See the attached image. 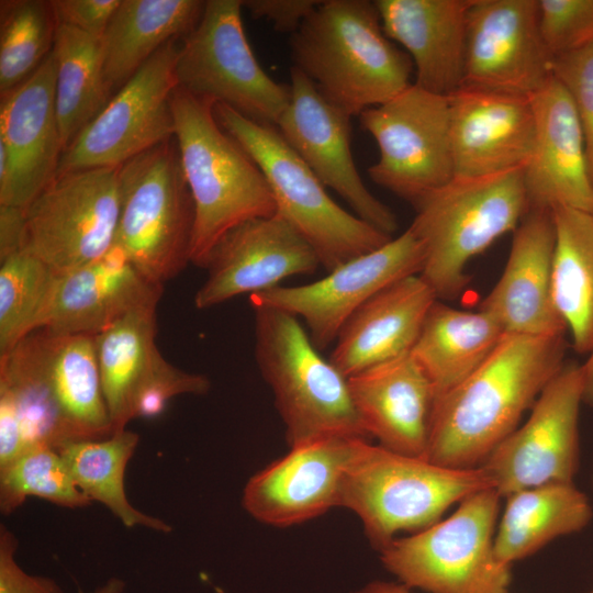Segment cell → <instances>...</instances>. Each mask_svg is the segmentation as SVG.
Here are the masks:
<instances>
[{"label": "cell", "mask_w": 593, "mask_h": 593, "mask_svg": "<svg viewBox=\"0 0 593 593\" xmlns=\"http://www.w3.org/2000/svg\"><path fill=\"white\" fill-rule=\"evenodd\" d=\"M56 275L25 250L0 259V359L38 328Z\"/></svg>", "instance_id": "cell-37"}, {"label": "cell", "mask_w": 593, "mask_h": 593, "mask_svg": "<svg viewBox=\"0 0 593 593\" xmlns=\"http://www.w3.org/2000/svg\"><path fill=\"white\" fill-rule=\"evenodd\" d=\"M490 488L480 467H443L359 438L344 472L339 506L358 515L379 551L400 533L422 530L441 519L449 507Z\"/></svg>", "instance_id": "cell-5"}, {"label": "cell", "mask_w": 593, "mask_h": 593, "mask_svg": "<svg viewBox=\"0 0 593 593\" xmlns=\"http://www.w3.org/2000/svg\"><path fill=\"white\" fill-rule=\"evenodd\" d=\"M448 100L455 178L526 166L535 139L532 99L460 87Z\"/></svg>", "instance_id": "cell-23"}, {"label": "cell", "mask_w": 593, "mask_h": 593, "mask_svg": "<svg viewBox=\"0 0 593 593\" xmlns=\"http://www.w3.org/2000/svg\"><path fill=\"white\" fill-rule=\"evenodd\" d=\"M423 246L409 227L383 246L356 257L312 283L249 295L251 306H268L302 318L314 346L325 349L350 315L367 300L402 278L419 275Z\"/></svg>", "instance_id": "cell-16"}, {"label": "cell", "mask_w": 593, "mask_h": 593, "mask_svg": "<svg viewBox=\"0 0 593 593\" xmlns=\"http://www.w3.org/2000/svg\"><path fill=\"white\" fill-rule=\"evenodd\" d=\"M29 496L67 508H81L92 502L76 485L63 457L51 446H35L0 469V511L13 513Z\"/></svg>", "instance_id": "cell-38"}, {"label": "cell", "mask_w": 593, "mask_h": 593, "mask_svg": "<svg viewBox=\"0 0 593 593\" xmlns=\"http://www.w3.org/2000/svg\"><path fill=\"white\" fill-rule=\"evenodd\" d=\"M253 309L255 358L273 393L290 448L333 436L369 440L348 379L320 355L299 318L273 307Z\"/></svg>", "instance_id": "cell-7"}, {"label": "cell", "mask_w": 593, "mask_h": 593, "mask_svg": "<svg viewBox=\"0 0 593 593\" xmlns=\"http://www.w3.org/2000/svg\"><path fill=\"white\" fill-rule=\"evenodd\" d=\"M566 338L505 334L490 358L434 403L424 458L478 468L564 365Z\"/></svg>", "instance_id": "cell-1"}, {"label": "cell", "mask_w": 593, "mask_h": 593, "mask_svg": "<svg viewBox=\"0 0 593 593\" xmlns=\"http://www.w3.org/2000/svg\"><path fill=\"white\" fill-rule=\"evenodd\" d=\"M24 209L0 205V259L24 249Z\"/></svg>", "instance_id": "cell-46"}, {"label": "cell", "mask_w": 593, "mask_h": 593, "mask_svg": "<svg viewBox=\"0 0 593 593\" xmlns=\"http://www.w3.org/2000/svg\"><path fill=\"white\" fill-rule=\"evenodd\" d=\"M356 437L333 436L291 447L246 483L242 503L255 519L284 527L339 506Z\"/></svg>", "instance_id": "cell-21"}, {"label": "cell", "mask_w": 593, "mask_h": 593, "mask_svg": "<svg viewBox=\"0 0 593 593\" xmlns=\"http://www.w3.org/2000/svg\"><path fill=\"white\" fill-rule=\"evenodd\" d=\"M532 104L535 139L523 169L528 209L572 208L593 213L584 136L569 93L552 75Z\"/></svg>", "instance_id": "cell-24"}, {"label": "cell", "mask_w": 593, "mask_h": 593, "mask_svg": "<svg viewBox=\"0 0 593 593\" xmlns=\"http://www.w3.org/2000/svg\"><path fill=\"white\" fill-rule=\"evenodd\" d=\"M205 1L121 0L101 37L109 89L123 87L165 44L198 24Z\"/></svg>", "instance_id": "cell-29"}, {"label": "cell", "mask_w": 593, "mask_h": 593, "mask_svg": "<svg viewBox=\"0 0 593 593\" xmlns=\"http://www.w3.org/2000/svg\"><path fill=\"white\" fill-rule=\"evenodd\" d=\"M321 3L315 0H246L242 1L254 19H266L280 33L293 34Z\"/></svg>", "instance_id": "cell-44"}, {"label": "cell", "mask_w": 593, "mask_h": 593, "mask_svg": "<svg viewBox=\"0 0 593 593\" xmlns=\"http://www.w3.org/2000/svg\"><path fill=\"white\" fill-rule=\"evenodd\" d=\"M55 57V104L64 150L109 102L101 38L58 25Z\"/></svg>", "instance_id": "cell-35"}, {"label": "cell", "mask_w": 593, "mask_h": 593, "mask_svg": "<svg viewBox=\"0 0 593 593\" xmlns=\"http://www.w3.org/2000/svg\"><path fill=\"white\" fill-rule=\"evenodd\" d=\"M26 450L23 425L13 400L0 392V469Z\"/></svg>", "instance_id": "cell-45"}, {"label": "cell", "mask_w": 593, "mask_h": 593, "mask_svg": "<svg viewBox=\"0 0 593 593\" xmlns=\"http://www.w3.org/2000/svg\"><path fill=\"white\" fill-rule=\"evenodd\" d=\"M210 387L205 376L180 370L164 358L135 402L134 418L155 416L163 412L171 398L205 394Z\"/></svg>", "instance_id": "cell-41"}, {"label": "cell", "mask_w": 593, "mask_h": 593, "mask_svg": "<svg viewBox=\"0 0 593 593\" xmlns=\"http://www.w3.org/2000/svg\"><path fill=\"white\" fill-rule=\"evenodd\" d=\"M125 582L120 578H110L92 593H123Z\"/></svg>", "instance_id": "cell-49"}, {"label": "cell", "mask_w": 593, "mask_h": 593, "mask_svg": "<svg viewBox=\"0 0 593 593\" xmlns=\"http://www.w3.org/2000/svg\"><path fill=\"white\" fill-rule=\"evenodd\" d=\"M582 403L581 365L564 362L534 403L526 422L480 465L502 499L546 483L574 481L580 467Z\"/></svg>", "instance_id": "cell-14"}, {"label": "cell", "mask_w": 593, "mask_h": 593, "mask_svg": "<svg viewBox=\"0 0 593 593\" xmlns=\"http://www.w3.org/2000/svg\"><path fill=\"white\" fill-rule=\"evenodd\" d=\"M583 379V402L593 406V350L581 365Z\"/></svg>", "instance_id": "cell-48"}, {"label": "cell", "mask_w": 593, "mask_h": 593, "mask_svg": "<svg viewBox=\"0 0 593 593\" xmlns=\"http://www.w3.org/2000/svg\"><path fill=\"white\" fill-rule=\"evenodd\" d=\"M291 98L276 127L325 187L356 215L381 232L398 230L392 210L365 186L351 153V116L328 102L295 67L290 69Z\"/></svg>", "instance_id": "cell-18"}, {"label": "cell", "mask_w": 593, "mask_h": 593, "mask_svg": "<svg viewBox=\"0 0 593 593\" xmlns=\"http://www.w3.org/2000/svg\"><path fill=\"white\" fill-rule=\"evenodd\" d=\"M351 593H414L400 582L372 581Z\"/></svg>", "instance_id": "cell-47"}, {"label": "cell", "mask_w": 593, "mask_h": 593, "mask_svg": "<svg viewBox=\"0 0 593 593\" xmlns=\"http://www.w3.org/2000/svg\"><path fill=\"white\" fill-rule=\"evenodd\" d=\"M502 496L478 491L444 519L379 550L400 583L427 593H508L511 568L494 553Z\"/></svg>", "instance_id": "cell-10"}, {"label": "cell", "mask_w": 593, "mask_h": 593, "mask_svg": "<svg viewBox=\"0 0 593 593\" xmlns=\"http://www.w3.org/2000/svg\"><path fill=\"white\" fill-rule=\"evenodd\" d=\"M19 541L5 526H0V593H64L59 584L42 575L25 572L16 562Z\"/></svg>", "instance_id": "cell-42"}, {"label": "cell", "mask_w": 593, "mask_h": 593, "mask_svg": "<svg viewBox=\"0 0 593 593\" xmlns=\"http://www.w3.org/2000/svg\"><path fill=\"white\" fill-rule=\"evenodd\" d=\"M214 114L261 169L277 213L304 237L327 271L393 238L339 206L276 126L255 122L224 103H215Z\"/></svg>", "instance_id": "cell-8"}, {"label": "cell", "mask_w": 593, "mask_h": 593, "mask_svg": "<svg viewBox=\"0 0 593 593\" xmlns=\"http://www.w3.org/2000/svg\"><path fill=\"white\" fill-rule=\"evenodd\" d=\"M473 0H376L385 35L414 65L418 87L449 97L462 85L468 12Z\"/></svg>", "instance_id": "cell-27"}, {"label": "cell", "mask_w": 593, "mask_h": 593, "mask_svg": "<svg viewBox=\"0 0 593 593\" xmlns=\"http://www.w3.org/2000/svg\"><path fill=\"white\" fill-rule=\"evenodd\" d=\"M0 390L14 401L29 446L113 434L94 336L30 333L0 359Z\"/></svg>", "instance_id": "cell-2"}, {"label": "cell", "mask_w": 593, "mask_h": 593, "mask_svg": "<svg viewBox=\"0 0 593 593\" xmlns=\"http://www.w3.org/2000/svg\"><path fill=\"white\" fill-rule=\"evenodd\" d=\"M436 300V294L419 275L392 282L345 322L329 361L349 378L411 353Z\"/></svg>", "instance_id": "cell-28"}, {"label": "cell", "mask_w": 593, "mask_h": 593, "mask_svg": "<svg viewBox=\"0 0 593 593\" xmlns=\"http://www.w3.org/2000/svg\"><path fill=\"white\" fill-rule=\"evenodd\" d=\"M58 25L101 38L121 0H49Z\"/></svg>", "instance_id": "cell-43"}, {"label": "cell", "mask_w": 593, "mask_h": 593, "mask_svg": "<svg viewBox=\"0 0 593 593\" xmlns=\"http://www.w3.org/2000/svg\"><path fill=\"white\" fill-rule=\"evenodd\" d=\"M114 248L147 280L164 284L190 262L194 204L175 136L119 168Z\"/></svg>", "instance_id": "cell-9"}, {"label": "cell", "mask_w": 593, "mask_h": 593, "mask_svg": "<svg viewBox=\"0 0 593 593\" xmlns=\"http://www.w3.org/2000/svg\"><path fill=\"white\" fill-rule=\"evenodd\" d=\"M242 0H208L197 26L181 40L178 87L276 126L291 98L258 63L245 33Z\"/></svg>", "instance_id": "cell-11"}, {"label": "cell", "mask_w": 593, "mask_h": 593, "mask_svg": "<svg viewBox=\"0 0 593 593\" xmlns=\"http://www.w3.org/2000/svg\"><path fill=\"white\" fill-rule=\"evenodd\" d=\"M138 441V434L125 428L104 438L67 441L56 449L81 492L104 505L125 527L170 533V524L137 510L126 495L125 470Z\"/></svg>", "instance_id": "cell-34"}, {"label": "cell", "mask_w": 593, "mask_h": 593, "mask_svg": "<svg viewBox=\"0 0 593 593\" xmlns=\"http://www.w3.org/2000/svg\"><path fill=\"white\" fill-rule=\"evenodd\" d=\"M119 168L57 175L24 209L23 250L57 273L108 256L114 249L120 217Z\"/></svg>", "instance_id": "cell-12"}, {"label": "cell", "mask_w": 593, "mask_h": 593, "mask_svg": "<svg viewBox=\"0 0 593 593\" xmlns=\"http://www.w3.org/2000/svg\"><path fill=\"white\" fill-rule=\"evenodd\" d=\"M538 0H473L461 87L532 99L552 77Z\"/></svg>", "instance_id": "cell-17"}, {"label": "cell", "mask_w": 593, "mask_h": 593, "mask_svg": "<svg viewBox=\"0 0 593 593\" xmlns=\"http://www.w3.org/2000/svg\"><path fill=\"white\" fill-rule=\"evenodd\" d=\"M359 116L379 148L368 169L377 184L414 205L455 178L448 97L413 82Z\"/></svg>", "instance_id": "cell-13"}, {"label": "cell", "mask_w": 593, "mask_h": 593, "mask_svg": "<svg viewBox=\"0 0 593 593\" xmlns=\"http://www.w3.org/2000/svg\"><path fill=\"white\" fill-rule=\"evenodd\" d=\"M556 243L552 299L577 353L593 350V213L552 210Z\"/></svg>", "instance_id": "cell-33"}, {"label": "cell", "mask_w": 593, "mask_h": 593, "mask_svg": "<svg viewBox=\"0 0 593 593\" xmlns=\"http://www.w3.org/2000/svg\"><path fill=\"white\" fill-rule=\"evenodd\" d=\"M590 593H593V590Z\"/></svg>", "instance_id": "cell-51"}, {"label": "cell", "mask_w": 593, "mask_h": 593, "mask_svg": "<svg viewBox=\"0 0 593 593\" xmlns=\"http://www.w3.org/2000/svg\"><path fill=\"white\" fill-rule=\"evenodd\" d=\"M504 336L499 323L485 312L459 310L436 300L411 354L437 399L480 368Z\"/></svg>", "instance_id": "cell-30"}, {"label": "cell", "mask_w": 593, "mask_h": 593, "mask_svg": "<svg viewBox=\"0 0 593 593\" xmlns=\"http://www.w3.org/2000/svg\"><path fill=\"white\" fill-rule=\"evenodd\" d=\"M505 500L494 553L500 563L508 567L559 537L581 532L593 518L589 497L573 482L524 489Z\"/></svg>", "instance_id": "cell-31"}, {"label": "cell", "mask_w": 593, "mask_h": 593, "mask_svg": "<svg viewBox=\"0 0 593 593\" xmlns=\"http://www.w3.org/2000/svg\"><path fill=\"white\" fill-rule=\"evenodd\" d=\"M512 234L503 272L479 310L492 316L505 334L566 335L567 326L552 299V211L528 209Z\"/></svg>", "instance_id": "cell-22"}, {"label": "cell", "mask_w": 593, "mask_h": 593, "mask_svg": "<svg viewBox=\"0 0 593 593\" xmlns=\"http://www.w3.org/2000/svg\"><path fill=\"white\" fill-rule=\"evenodd\" d=\"M161 295L163 286L143 277L114 248L96 262L56 275L37 329L96 336L134 310L157 306Z\"/></svg>", "instance_id": "cell-25"}, {"label": "cell", "mask_w": 593, "mask_h": 593, "mask_svg": "<svg viewBox=\"0 0 593 593\" xmlns=\"http://www.w3.org/2000/svg\"><path fill=\"white\" fill-rule=\"evenodd\" d=\"M592 484H593V473H592Z\"/></svg>", "instance_id": "cell-50"}, {"label": "cell", "mask_w": 593, "mask_h": 593, "mask_svg": "<svg viewBox=\"0 0 593 593\" xmlns=\"http://www.w3.org/2000/svg\"><path fill=\"white\" fill-rule=\"evenodd\" d=\"M348 379L354 406L378 445L409 456H425L434 388L411 353Z\"/></svg>", "instance_id": "cell-26"}, {"label": "cell", "mask_w": 593, "mask_h": 593, "mask_svg": "<svg viewBox=\"0 0 593 593\" xmlns=\"http://www.w3.org/2000/svg\"><path fill=\"white\" fill-rule=\"evenodd\" d=\"M290 49L293 67L350 116L413 83V61L385 35L374 1H321L290 35Z\"/></svg>", "instance_id": "cell-3"}, {"label": "cell", "mask_w": 593, "mask_h": 593, "mask_svg": "<svg viewBox=\"0 0 593 593\" xmlns=\"http://www.w3.org/2000/svg\"><path fill=\"white\" fill-rule=\"evenodd\" d=\"M178 40L157 51L64 150L57 175L120 167L174 137Z\"/></svg>", "instance_id": "cell-15"}, {"label": "cell", "mask_w": 593, "mask_h": 593, "mask_svg": "<svg viewBox=\"0 0 593 593\" xmlns=\"http://www.w3.org/2000/svg\"><path fill=\"white\" fill-rule=\"evenodd\" d=\"M156 307L134 310L94 336L113 433L134 418L135 402L164 359L155 342Z\"/></svg>", "instance_id": "cell-32"}, {"label": "cell", "mask_w": 593, "mask_h": 593, "mask_svg": "<svg viewBox=\"0 0 593 593\" xmlns=\"http://www.w3.org/2000/svg\"><path fill=\"white\" fill-rule=\"evenodd\" d=\"M215 103L179 87L171 98L174 136L194 204L190 262L201 268L227 231L277 214L266 177L219 124Z\"/></svg>", "instance_id": "cell-4"}, {"label": "cell", "mask_w": 593, "mask_h": 593, "mask_svg": "<svg viewBox=\"0 0 593 593\" xmlns=\"http://www.w3.org/2000/svg\"><path fill=\"white\" fill-rule=\"evenodd\" d=\"M320 266L311 245L278 213L251 219L212 247L202 267L208 277L194 304L209 309L243 293L262 292L291 276L314 273Z\"/></svg>", "instance_id": "cell-19"}, {"label": "cell", "mask_w": 593, "mask_h": 593, "mask_svg": "<svg viewBox=\"0 0 593 593\" xmlns=\"http://www.w3.org/2000/svg\"><path fill=\"white\" fill-rule=\"evenodd\" d=\"M538 14L552 58L593 43V0H538Z\"/></svg>", "instance_id": "cell-39"}, {"label": "cell", "mask_w": 593, "mask_h": 593, "mask_svg": "<svg viewBox=\"0 0 593 593\" xmlns=\"http://www.w3.org/2000/svg\"><path fill=\"white\" fill-rule=\"evenodd\" d=\"M552 75L566 88L573 102L584 136L588 166L593 182V43L555 57Z\"/></svg>", "instance_id": "cell-40"}, {"label": "cell", "mask_w": 593, "mask_h": 593, "mask_svg": "<svg viewBox=\"0 0 593 593\" xmlns=\"http://www.w3.org/2000/svg\"><path fill=\"white\" fill-rule=\"evenodd\" d=\"M55 57L1 96L0 145L9 174L0 182V205L25 209L57 176L64 153L55 104Z\"/></svg>", "instance_id": "cell-20"}, {"label": "cell", "mask_w": 593, "mask_h": 593, "mask_svg": "<svg viewBox=\"0 0 593 593\" xmlns=\"http://www.w3.org/2000/svg\"><path fill=\"white\" fill-rule=\"evenodd\" d=\"M57 21L49 0L0 1V94L31 76L52 53Z\"/></svg>", "instance_id": "cell-36"}, {"label": "cell", "mask_w": 593, "mask_h": 593, "mask_svg": "<svg viewBox=\"0 0 593 593\" xmlns=\"http://www.w3.org/2000/svg\"><path fill=\"white\" fill-rule=\"evenodd\" d=\"M523 169L454 178L413 205L409 227L424 250L419 276L438 300L457 298L470 280V260L513 233L527 213Z\"/></svg>", "instance_id": "cell-6"}]
</instances>
